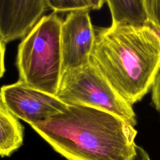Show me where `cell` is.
<instances>
[{"mask_svg":"<svg viewBox=\"0 0 160 160\" xmlns=\"http://www.w3.org/2000/svg\"><path fill=\"white\" fill-rule=\"evenodd\" d=\"M47 8L54 12H71L81 9L90 10L88 0H45Z\"/></svg>","mask_w":160,"mask_h":160,"instance_id":"cell-10","label":"cell"},{"mask_svg":"<svg viewBox=\"0 0 160 160\" xmlns=\"http://www.w3.org/2000/svg\"><path fill=\"white\" fill-rule=\"evenodd\" d=\"M136 155L132 160H151L148 152L141 147L136 146Z\"/></svg>","mask_w":160,"mask_h":160,"instance_id":"cell-14","label":"cell"},{"mask_svg":"<svg viewBox=\"0 0 160 160\" xmlns=\"http://www.w3.org/2000/svg\"><path fill=\"white\" fill-rule=\"evenodd\" d=\"M90 60L129 104L141 101L160 69V35L147 24L94 28Z\"/></svg>","mask_w":160,"mask_h":160,"instance_id":"cell-2","label":"cell"},{"mask_svg":"<svg viewBox=\"0 0 160 160\" xmlns=\"http://www.w3.org/2000/svg\"><path fill=\"white\" fill-rule=\"evenodd\" d=\"M89 11L69 12L62 21L61 30L62 73L82 66L90 61L95 32Z\"/></svg>","mask_w":160,"mask_h":160,"instance_id":"cell-6","label":"cell"},{"mask_svg":"<svg viewBox=\"0 0 160 160\" xmlns=\"http://www.w3.org/2000/svg\"><path fill=\"white\" fill-rule=\"evenodd\" d=\"M62 23L56 12L42 16L19 44L17 55L19 81L54 96L62 75Z\"/></svg>","mask_w":160,"mask_h":160,"instance_id":"cell-3","label":"cell"},{"mask_svg":"<svg viewBox=\"0 0 160 160\" xmlns=\"http://www.w3.org/2000/svg\"><path fill=\"white\" fill-rule=\"evenodd\" d=\"M0 98L12 114L30 125L46 119L68 106L56 96L31 88L19 81L2 86Z\"/></svg>","mask_w":160,"mask_h":160,"instance_id":"cell-5","label":"cell"},{"mask_svg":"<svg viewBox=\"0 0 160 160\" xmlns=\"http://www.w3.org/2000/svg\"><path fill=\"white\" fill-rule=\"evenodd\" d=\"M4 54H5V43L3 42L0 36V78L3 76L5 72Z\"/></svg>","mask_w":160,"mask_h":160,"instance_id":"cell-13","label":"cell"},{"mask_svg":"<svg viewBox=\"0 0 160 160\" xmlns=\"http://www.w3.org/2000/svg\"><path fill=\"white\" fill-rule=\"evenodd\" d=\"M22 142L23 127L2 102L0 104V156H10Z\"/></svg>","mask_w":160,"mask_h":160,"instance_id":"cell-8","label":"cell"},{"mask_svg":"<svg viewBox=\"0 0 160 160\" xmlns=\"http://www.w3.org/2000/svg\"><path fill=\"white\" fill-rule=\"evenodd\" d=\"M152 101L156 109L160 112V69L152 85Z\"/></svg>","mask_w":160,"mask_h":160,"instance_id":"cell-12","label":"cell"},{"mask_svg":"<svg viewBox=\"0 0 160 160\" xmlns=\"http://www.w3.org/2000/svg\"><path fill=\"white\" fill-rule=\"evenodd\" d=\"M46 8L45 0H0V36L3 42L25 36Z\"/></svg>","mask_w":160,"mask_h":160,"instance_id":"cell-7","label":"cell"},{"mask_svg":"<svg viewBox=\"0 0 160 160\" xmlns=\"http://www.w3.org/2000/svg\"><path fill=\"white\" fill-rule=\"evenodd\" d=\"M2 103V101H1V98H0V104H1Z\"/></svg>","mask_w":160,"mask_h":160,"instance_id":"cell-16","label":"cell"},{"mask_svg":"<svg viewBox=\"0 0 160 160\" xmlns=\"http://www.w3.org/2000/svg\"><path fill=\"white\" fill-rule=\"evenodd\" d=\"M31 126L68 160H132L136 155L134 127L96 108L68 105Z\"/></svg>","mask_w":160,"mask_h":160,"instance_id":"cell-1","label":"cell"},{"mask_svg":"<svg viewBox=\"0 0 160 160\" xmlns=\"http://www.w3.org/2000/svg\"><path fill=\"white\" fill-rule=\"evenodd\" d=\"M56 96L67 105H84L112 113L132 126L136 124L132 105L112 86L90 60L62 73Z\"/></svg>","mask_w":160,"mask_h":160,"instance_id":"cell-4","label":"cell"},{"mask_svg":"<svg viewBox=\"0 0 160 160\" xmlns=\"http://www.w3.org/2000/svg\"><path fill=\"white\" fill-rule=\"evenodd\" d=\"M147 16L146 24L160 35V0H142Z\"/></svg>","mask_w":160,"mask_h":160,"instance_id":"cell-11","label":"cell"},{"mask_svg":"<svg viewBox=\"0 0 160 160\" xmlns=\"http://www.w3.org/2000/svg\"><path fill=\"white\" fill-rule=\"evenodd\" d=\"M88 1L90 6V9L97 10L102 7L105 0H88Z\"/></svg>","mask_w":160,"mask_h":160,"instance_id":"cell-15","label":"cell"},{"mask_svg":"<svg viewBox=\"0 0 160 160\" xmlns=\"http://www.w3.org/2000/svg\"><path fill=\"white\" fill-rule=\"evenodd\" d=\"M114 24H146L147 16L142 0H105Z\"/></svg>","mask_w":160,"mask_h":160,"instance_id":"cell-9","label":"cell"}]
</instances>
